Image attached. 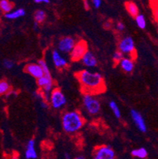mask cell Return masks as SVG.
Segmentation results:
<instances>
[{"mask_svg":"<svg viewBox=\"0 0 158 159\" xmlns=\"http://www.w3.org/2000/svg\"><path fill=\"white\" fill-rule=\"evenodd\" d=\"M85 93L95 95L106 90L105 82L102 75L98 72L83 70L75 75Z\"/></svg>","mask_w":158,"mask_h":159,"instance_id":"1","label":"cell"},{"mask_svg":"<svg viewBox=\"0 0 158 159\" xmlns=\"http://www.w3.org/2000/svg\"><path fill=\"white\" fill-rule=\"evenodd\" d=\"M109 107L111 108V110L112 111L113 114L116 118H120L121 117V112H120V107L116 104V102L114 101H111L109 102Z\"/></svg>","mask_w":158,"mask_h":159,"instance_id":"21","label":"cell"},{"mask_svg":"<svg viewBox=\"0 0 158 159\" xmlns=\"http://www.w3.org/2000/svg\"><path fill=\"white\" fill-rule=\"evenodd\" d=\"M115 159H120V158H115Z\"/></svg>","mask_w":158,"mask_h":159,"instance_id":"35","label":"cell"},{"mask_svg":"<svg viewBox=\"0 0 158 159\" xmlns=\"http://www.w3.org/2000/svg\"><path fill=\"white\" fill-rule=\"evenodd\" d=\"M52 62L57 68H64L68 65V61L63 57L58 50L55 49L52 53Z\"/></svg>","mask_w":158,"mask_h":159,"instance_id":"11","label":"cell"},{"mask_svg":"<svg viewBox=\"0 0 158 159\" xmlns=\"http://www.w3.org/2000/svg\"><path fill=\"white\" fill-rule=\"evenodd\" d=\"M35 3H43V0H34Z\"/></svg>","mask_w":158,"mask_h":159,"instance_id":"32","label":"cell"},{"mask_svg":"<svg viewBox=\"0 0 158 159\" xmlns=\"http://www.w3.org/2000/svg\"><path fill=\"white\" fill-rule=\"evenodd\" d=\"M135 22L136 24H137L138 26V28L142 29V30H143V29H145L146 27V18H145L144 15H142V14H139L136 17Z\"/></svg>","mask_w":158,"mask_h":159,"instance_id":"22","label":"cell"},{"mask_svg":"<svg viewBox=\"0 0 158 159\" xmlns=\"http://www.w3.org/2000/svg\"><path fill=\"white\" fill-rule=\"evenodd\" d=\"M38 63L40 65V66L42 67V69H43V74H44V75H51L50 69H49L47 63H46L44 60H40L38 61Z\"/></svg>","mask_w":158,"mask_h":159,"instance_id":"24","label":"cell"},{"mask_svg":"<svg viewBox=\"0 0 158 159\" xmlns=\"http://www.w3.org/2000/svg\"><path fill=\"white\" fill-rule=\"evenodd\" d=\"M119 51L121 52L124 55H128L132 58H134L136 56V49L134 41L131 37H124L120 40L118 44Z\"/></svg>","mask_w":158,"mask_h":159,"instance_id":"4","label":"cell"},{"mask_svg":"<svg viewBox=\"0 0 158 159\" xmlns=\"http://www.w3.org/2000/svg\"><path fill=\"white\" fill-rule=\"evenodd\" d=\"M88 45L85 40H79L75 44L74 48L70 54V57L72 61H79L82 60L84 55L88 52Z\"/></svg>","mask_w":158,"mask_h":159,"instance_id":"7","label":"cell"},{"mask_svg":"<svg viewBox=\"0 0 158 159\" xmlns=\"http://www.w3.org/2000/svg\"><path fill=\"white\" fill-rule=\"evenodd\" d=\"M77 41L72 37H63L58 42V51L65 54H70Z\"/></svg>","mask_w":158,"mask_h":159,"instance_id":"8","label":"cell"},{"mask_svg":"<svg viewBox=\"0 0 158 159\" xmlns=\"http://www.w3.org/2000/svg\"><path fill=\"white\" fill-rule=\"evenodd\" d=\"M81 61H82V64L84 66H85L86 67H89V68L95 67L97 65V58L94 56L93 53L89 51H88L84 55V56L82 58Z\"/></svg>","mask_w":158,"mask_h":159,"instance_id":"12","label":"cell"},{"mask_svg":"<svg viewBox=\"0 0 158 159\" xmlns=\"http://www.w3.org/2000/svg\"><path fill=\"white\" fill-rule=\"evenodd\" d=\"M50 2H51L50 0H43V3L48 4V3H50Z\"/></svg>","mask_w":158,"mask_h":159,"instance_id":"33","label":"cell"},{"mask_svg":"<svg viewBox=\"0 0 158 159\" xmlns=\"http://www.w3.org/2000/svg\"><path fill=\"white\" fill-rule=\"evenodd\" d=\"M14 8V4L9 0H1L0 1V9L3 14H7L11 13Z\"/></svg>","mask_w":158,"mask_h":159,"instance_id":"17","label":"cell"},{"mask_svg":"<svg viewBox=\"0 0 158 159\" xmlns=\"http://www.w3.org/2000/svg\"><path fill=\"white\" fill-rule=\"evenodd\" d=\"M124 54L121 52H120L118 50V51L115 52H114V54H113L112 56V60L113 61L115 62V63H120V61H121L123 59H124Z\"/></svg>","mask_w":158,"mask_h":159,"instance_id":"23","label":"cell"},{"mask_svg":"<svg viewBox=\"0 0 158 159\" xmlns=\"http://www.w3.org/2000/svg\"><path fill=\"white\" fill-rule=\"evenodd\" d=\"M2 65H3V66L6 69L11 70V69H12L14 67V63L13 60H10V59H5L3 60V62H2Z\"/></svg>","mask_w":158,"mask_h":159,"instance_id":"25","label":"cell"},{"mask_svg":"<svg viewBox=\"0 0 158 159\" xmlns=\"http://www.w3.org/2000/svg\"><path fill=\"white\" fill-rule=\"evenodd\" d=\"M93 159H115V150L110 146H100L94 150Z\"/></svg>","mask_w":158,"mask_h":159,"instance_id":"6","label":"cell"},{"mask_svg":"<svg viewBox=\"0 0 158 159\" xmlns=\"http://www.w3.org/2000/svg\"><path fill=\"white\" fill-rule=\"evenodd\" d=\"M11 90V86L7 80H0V97L7 95Z\"/></svg>","mask_w":158,"mask_h":159,"instance_id":"19","label":"cell"},{"mask_svg":"<svg viewBox=\"0 0 158 159\" xmlns=\"http://www.w3.org/2000/svg\"><path fill=\"white\" fill-rule=\"evenodd\" d=\"M82 103L86 112L90 115H97L101 112V102L96 98L95 95L90 93H84L82 97Z\"/></svg>","mask_w":158,"mask_h":159,"instance_id":"3","label":"cell"},{"mask_svg":"<svg viewBox=\"0 0 158 159\" xmlns=\"http://www.w3.org/2000/svg\"><path fill=\"white\" fill-rule=\"evenodd\" d=\"M120 66L124 72H126V73H131L134 68V60H133L132 58L124 57L120 61Z\"/></svg>","mask_w":158,"mask_h":159,"instance_id":"14","label":"cell"},{"mask_svg":"<svg viewBox=\"0 0 158 159\" xmlns=\"http://www.w3.org/2000/svg\"><path fill=\"white\" fill-rule=\"evenodd\" d=\"M49 103L55 109H60L66 105V98L61 89L55 88L51 93Z\"/></svg>","mask_w":158,"mask_h":159,"instance_id":"5","label":"cell"},{"mask_svg":"<svg viewBox=\"0 0 158 159\" xmlns=\"http://www.w3.org/2000/svg\"><path fill=\"white\" fill-rule=\"evenodd\" d=\"M91 4L95 9H99L102 5V1L101 0H93L91 1Z\"/></svg>","mask_w":158,"mask_h":159,"instance_id":"26","label":"cell"},{"mask_svg":"<svg viewBox=\"0 0 158 159\" xmlns=\"http://www.w3.org/2000/svg\"><path fill=\"white\" fill-rule=\"evenodd\" d=\"M84 118L78 111H67L62 115L61 124L63 129L68 134H74L80 131L83 127Z\"/></svg>","mask_w":158,"mask_h":159,"instance_id":"2","label":"cell"},{"mask_svg":"<svg viewBox=\"0 0 158 159\" xmlns=\"http://www.w3.org/2000/svg\"><path fill=\"white\" fill-rule=\"evenodd\" d=\"M46 18H47L46 13L43 10H37L34 13L35 22H37V24H40V23L43 22V21H45Z\"/></svg>","mask_w":158,"mask_h":159,"instance_id":"20","label":"cell"},{"mask_svg":"<svg viewBox=\"0 0 158 159\" xmlns=\"http://www.w3.org/2000/svg\"><path fill=\"white\" fill-rule=\"evenodd\" d=\"M153 14H154L155 19L158 21V7H156V9L154 10V11H153Z\"/></svg>","mask_w":158,"mask_h":159,"instance_id":"29","label":"cell"},{"mask_svg":"<svg viewBox=\"0 0 158 159\" xmlns=\"http://www.w3.org/2000/svg\"><path fill=\"white\" fill-rule=\"evenodd\" d=\"M25 72L30 75L32 77H33L34 79H40L44 75L43 71V69L40 66V65L37 63H29V64L26 65L25 66Z\"/></svg>","mask_w":158,"mask_h":159,"instance_id":"10","label":"cell"},{"mask_svg":"<svg viewBox=\"0 0 158 159\" xmlns=\"http://www.w3.org/2000/svg\"><path fill=\"white\" fill-rule=\"evenodd\" d=\"M130 154L133 157H138L139 159H145L148 156V151L144 147H140L138 149H134Z\"/></svg>","mask_w":158,"mask_h":159,"instance_id":"18","label":"cell"},{"mask_svg":"<svg viewBox=\"0 0 158 159\" xmlns=\"http://www.w3.org/2000/svg\"><path fill=\"white\" fill-rule=\"evenodd\" d=\"M115 28H116V30H118V31L122 32L124 31V29H125V25H124L122 22H117L116 25H115Z\"/></svg>","mask_w":158,"mask_h":159,"instance_id":"27","label":"cell"},{"mask_svg":"<svg viewBox=\"0 0 158 159\" xmlns=\"http://www.w3.org/2000/svg\"><path fill=\"white\" fill-rule=\"evenodd\" d=\"M2 11H1V9H0V14H2Z\"/></svg>","mask_w":158,"mask_h":159,"instance_id":"34","label":"cell"},{"mask_svg":"<svg viewBox=\"0 0 158 159\" xmlns=\"http://www.w3.org/2000/svg\"><path fill=\"white\" fill-rule=\"evenodd\" d=\"M84 6H85V8L86 10H89V8H90L89 1H84Z\"/></svg>","mask_w":158,"mask_h":159,"instance_id":"28","label":"cell"},{"mask_svg":"<svg viewBox=\"0 0 158 159\" xmlns=\"http://www.w3.org/2000/svg\"><path fill=\"white\" fill-rule=\"evenodd\" d=\"M25 11L23 8H18V9L12 11L11 13H9V14H5V18L11 20H14L21 18V17L25 16Z\"/></svg>","mask_w":158,"mask_h":159,"instance_id":"16","label":"cell"},{"mask_svg":"<svg viewBox=\"0 0 158 159\" xmlns=\"http://www.w3.org/2000/svg\"><path fill=\"white\" fill-rule=\"evenodd\" d=\"M74 159H86V158H85V157H84V156L80 155V156H77V157H75Z\"/></svg>","mask_w":158,"mask_h":159,"instance_id":"31","label":"cell"},{"mask_svg":"<svg viewBox=\"0 0 158 159\" xmlns=\"http://www.w3.org/2000/svg\"><path fill=\"white\" fill-rule=\"evenodd\" d=\"M125 7L126 9H127V12H128V14L130 16H132L133 18H135L139 14L138 7V5L135 2H131V1L127 2L125 3Z\"/></svg>","mask_w":158,"mask_h":159,"instance_id":"15","label":"cell"},{"mask_svg":"<svg viewBox=\"0 0 158 159\" xmlns=\"http://www.w3.org/2000/svg\"><path fill=\"white\" fill-rule=\"evenodd\" d=\"M130 116H131V119H132L133 122L134 123L136 127L138 128L139 131H142V132H146V131H147V127H146L144 118L141 115V113L138 112L137 110L131 109L130 110Z\"/></svg>","mask_w":158,"mask_h":159,"instance_id":"9","label":"cell"},{"mask_svg":"<svg viewBox=\"0 0 158 159\" xmlns=\"http://www.w3.org/2000/svg\"><path fill=\"white\" fill-rule=\"evenodd\" d=\"M64 157H65V158H66V159H70V155L68 153H65Z\"/></svg>","mask_w":158,"mask_h":159,"instance_id":"30","label":"cell"},{"mask_svg":"<svg viewBox=\"0 0 158 159\" xmlns=\"http://www.w3.org/2000/svg\"><path fill=\"white\" fill-rule=\"evenodd\" d=\"M25 157L26 159H37V153L35 147V140L33 139L29 140L25 150Z\"/></svg>","mask_w":158,"mask_h":159,"instance_id":"13","label":"cell"}]
</instances>
